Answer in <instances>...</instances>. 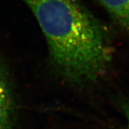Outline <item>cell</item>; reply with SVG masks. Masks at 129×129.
Masks as SVG:
<instances>
[{"label":"cell","instance_id":"6da1fadb","mask_svg":"<svg viewBox=\"0 0 129 129\" xmlns=\"http://www.w3.org/2000/svg\"><path fill=\"white\" fill-rule=\"evenodd\" d=\"M45 37L50 59L67 83L96 82L112 60L106 29L80 0H22Z\"/></svg>","mask_w":129,"mask_h":129},{"label":"cell","instance_id":"7a4b0ae2","mask_svg":"<svg viewBox=\"0 0 129 129\" xmlns=\"http://www.w3.org/2000/svg\"><path fill=\"white\" fill-rule=\"evenodd\" d=\"M19 110L14 92L0 67V129H18Z\"/></svg>","mask_w":129,"mask_h":129},{"label":"cell","instance_id":"3957f363","mask_svg":"<svg viewBox=\"0 0 129 129\" xmlns=\"http://www.w3.org/2000/svg\"><path fill=\"white\" fill-rule=\"evenodd\" d=\"M112 18L129 33V0H98Z\"/></svg>","mask_w":129,"mask_h":129}]
</instances>
